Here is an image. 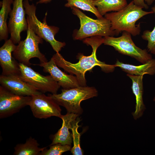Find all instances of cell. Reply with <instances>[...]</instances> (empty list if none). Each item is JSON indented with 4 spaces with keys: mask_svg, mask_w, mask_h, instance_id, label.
I'll return each mask as SVG.
<instances>
[{
    "mask_svg": "<svg viewBox=\"0 0 155 155\" xmlns=\"http://www.w3.org/2000/svg\"><path fill=\"white\" fill-rule=\"evenodd\" d=\"M104 38L100 36H95L84 39L83 42L87 45H90L92 49L91 54L85 56L80 53L77 56L78 62L72 63L65 60L59 53H56L52 57L58 67L61 68L71 74L76 76L80 86H86L85 74L87 71H91L96 66H99L102 71L106 73L114 71L116 67L115 65L105 63L99 61L97 58L96 51L98 48L104 43Z\"/></svg>",
    "mask_w": 155,
    "mask_h": 155,
    "instance_id": "cell-1",
    "label": "cell"
},
{
    "mask_svg": "<svg viewBox=\"0 0 155 155\" xmlns=\"http://www.w3.org/2000/svg\"><path fill=\"white\" fill-rule=\"evenodd\" d=\"M153 13L152 11H144L132 1L118 11L106 13L104 18L110 21L111 29L116 35L126 31L135 36L140 34L141 31L140 23L136 25V22L144 16Z\"/></svg>",
    "mask_w": 155,
    "mask_h": 155,
    "instance_id": "cell-2",
    "label": "cell"
},
{
    "mask_svg": "<svg viewBox=\"0 0 155 155\" xmlns=\"http://www.w3.org/2000/svg\"><path fill=\"white\" fill-rule=\"evenodd\" d=\"M98 92L93 87L80 86L68 89H63L59 94H49L59 106L65 107L67 113L81 115L83 110L80 103L84 100L97 96Z\"/></svg>",
    "mask_w": 155,
    "mask_h": 155,
    "instance_id": "cell-3",
    "label": "cell"
},
{
    "mask_svg": "<svg viewBox=\"0 0 155 155\" xmlns=\"http://www.w3.org/2000/svg\"><path fill=\"white\" fill-rule=\"evenodd\" d=\"M23 4L26 14L27 15L26 19L28 24L32 30L38 36L48 42L56 53H59L66 44L55 38V35L59 31V28L47 24L46 21L47 12L46 13L42 22L36 16V7L34 4H30L29 0H24Z\"/></svg>",
    "mask_w": 155,
    "mask_h": 155,
    "instance_id": "cell-4",
    "label": "cell"
},
{
    "mask_svg": "<svg viewBox=\"0 0 155 155\" xmlns=\"http://www.w3.org/2000/svg\"><path fill=\"white\" fill-rule=\"evenodd\" d=\"M71 8L73 13L80 20V27L75 34V39L81 40L95 36L104 37L116 35L111 29L110 22L105 18L94 19L86 16L78 8Z\"/></svg>",
    "mask_w": 155,
    "mask_h": 155,
    "instance_id": "cell-5",
    "label": "cell"
},
{
    "mask_svg": "<svg viewBox=\"0 0 155 155\" xmlns=\"http://www.w3.org/2000/svg\"><path fill=\"white\" fill-rule=\"evenodd\" d=\"M28 24L26 38L21 40L16 45L13 52V57L20 63L30 66V60L33 58H37L40 63H44L48 60L44 55L41 53L39 44H42V38L36 35Z\"/></svg>",
    "mask_w": 155,
    "mask_h": 155,
    "instance_id": "cell-6",
    "label": "cell"
},
{
    "mask_svg": "<svg viewBox=\"0 0 155 155\" xmlns=\"http://www.w3.org/2000/svg\"><path fill=\"white\" fill-rule=\"evenodd\" d=\"M131 35L127 32L123 31L121 36L118 37H104L103 44L113 46L119 53L133 58L143 64L152 59V55L148 53L147 50L136 46Z\"/></svg>",
    "mask_w": 155,
    "mask_h": 155,
    "instance_id": "cell-7",
    "label": "cell"
},
{
    "mask_svg": "<svg viewBox=\"0 0 155 155\" xmlns=\"http://www.w3.org/2000/svg\"><path fill=\"white\" fill-rule=\"evenodd\" d=\"M20 76L24 81L43 93L49 92L57 94L60 86L50 75L43 76L29 66L19 63Z\"/></svg>",
    "mask_w": 155,
    "mask_h": 155,
    "instance_id": "cell-8",
    "label": "cell"
},
{
    "mask_svg": "<svg viewBox=\"0 0 155 155\" xmlns=\"http://www.w3.org/2000/svg\"><path fill=\"white\" fill-rule=\"evenodd\" d=\"M32 96L16 94L0 86V118L10 117L29 106Z\"/></svg>",
    "mask_w": 155,
    "mask_h": 155,
    "instance_id": "cell-9",
    "label": "cell"
},
{
    "mask_svg": "<svg viewBox=\"0 0 155 155\" xmlns=\"http://www.w3.org/2000/svg\"><path fill=\"white\" fill-rule=\"evenodd\" d=\"M23 2V0H13L12 9L9 14L7 27L10 39L15 44L20 42L21 33L27 30L28 27Z\"/></svg>",
    "mask_w": 155,
    "mask_h": 155,
    "instance_id": "cell-10",
    "label": "cell"
},
{
    "mask_svg": "<svg viewBox=\"0 0 155 155\" xmlns=\"http://www.w3.org/2000/svg\"><path fill=\"white\" fill-rule=\"evenodd\" d=\"M29 106L34 117L46 119L52 116L60 118L62 115L59 105L49 96L44 93L32 96Z\"/></svg>",
    "mask_w": 155,
    "mask_h": 155,
    "instance_id": "cell-11",
    "label": "cell"
},
{
    "mask_svg": "<svg viewBox=\"0 0 155 155\" xmlns=\"http://www.w3.org/2000/svg\"><path fill=\"white\" fill-rule=\"evenodd\" d=\"M1 85L12 93L20 96H30L42 93L23 81L17 75L0 76Z\"/></svg>",
    "mask_w": 155,
    "mask_h": 155,
    "instance_id": "cell-12",
    "label": "cell"
},
{
    "mask_svg": "<svg viewBox=\"0 0 155 155\" xmlns=\"http://www.w3.org/2000/svg\"><path fill=\"white\" fill-rule=\"evenodd\" d=\"M16 45L10 39L5 40L0 48V65L2 69L1 75H20L19 63L12 56V53L15 49Z\"/></svg>",
    "mask_w": 155,
    "mask_h": 155,
    "instance_id": "cell-13",
    "label": "cell"
},
{
    "mask_svg": "<svg viewBox=\"0 0 155 155\" xmlns=\"http://www.w3.org/2000/svg\"><path fill=\"white\" fill-rule=\"evenodd\" d=\"M38 65L43 68L44 72L49 73L63 89H68L80 86L76 76L67 74L61 70L52 57L49 61L40 63Z\"/></svg>",
    "mask_w": 155,
    "mask_h": 155,
    "instance_id": "cell-14",
    "label": "cell"
},
{
    "mask_svg": "<svg viewBox=\"0 0 155 155\" xmlns=\"http://www.w3.org/2000/svg\"><path fill=\"white\" fill-rule=\"evenodd\" d=\"M73 113H67L62 115L60 118L62 120L61 127L53 136L52 142L50 145L57 143L71 146L73 141L72 133L69 131L72 122L79 116Z\"/></svg>",
    "mask_w": 155,
    "mask_h": 155,
    "instance_id": "cell-15",
    "label": "cell"
},
{
    "mask_svg": "<svg viewBox=\"0 0 155 155\" xmlns=\"http://www.w3.org/2000/svg\"><path fill=\"white\" fill-rule=\"evenodd\" d=\"M127 75L132 81L131 87L133 92L136 99L135 111L132 113L135 119L141 117L146 109L143 100V78L144 75H136L127 74Z\"/></svg>",
    "mask_w": 155,
    "mask_h": 155,
    "instance_id": "cell-16",
    "label": "cell"
},
{
    "mask_svg": "<svg viewBox=\"0 0 155 155\" xmlns=\"http://www.w3.org/2000/svg\"><path fill=\"white\" fill-rule=\"evenodd\" d=\"M115 65L129 74L141 75L155 74V59H152L145 63L137 66L124 63L117 60Z\"/></svg>",
    "mask_w": 155,
    "mask_h": 155,
    "instance_id": "cell-17",
    "label": "cell"
},
{
    "mask_svg": "<svg viewBox=\"0 0 155 155\" xmlns=\"http://www.w3.org/2000/svg\"><path fill=\"white\" fill-rule=\"evenodd\" d=\"M39 144L34 138L30 137L24 144H18L14 147V155H39L46 147H39Z\"/></svg>",
    "mask_w": 155,
    "mask_h": 155,
    "instance_id": "cell-18",
    "label": "cell"
},
{
    "mask_svg": "<svg viewBox=\"0 0 155 155\" xmlns=\"http://www.w3.org/2000/svg\"><path fill=\"white\" fill-rule=\"evenodd\" d=\"M93 2L102 16L109 11H118L128 5L127 0H93Z\"/></svg>",
    "mask_w": 155,
    "mask_h": 155,
    "instance_id": "cell-19",
    "label": "cell"
},
{
    "mask_svg": "<svg viewBox=\"0 0 155 155\" xmlns=\"http://www.w3.org/2000/svg\"><path fill=\"white\" fill-rule=\"evenodd\" d=\"M13 0H2L0 2V40H6L8 37L9 31L7 20L8 15L11 10V5Z\"/></svg>",
    "mask_w": 155,
    "mask_h": 155,
    "instance_id": "cell-20",
    "label": "cell"
},
{
    "mask_svg": "<svg viewBox=\"0 0 155 155\" xmlns=\"http://www.w3.org/2000/svg\"><path fill=\"white\" fill-rule=\"evenodd\" d=\"M67 2L65 6L67 7H75L84 11H89L94 13L98 18H103L93 3V0H66Z\"/></svg>",
    "mask_w": 155,
    "mask_h": 155,
    "instance_id": "cell-21",
    "label": "cell"
},
{
    "mask_svg": "<svg viewBox=\"0 0 155 155\" xmlns=\"http://www.w3.org/2000/svg\"><path fill=\"white\" fill-rule=\"evenodd\" d=\"M81 121L79 116L76 119L73 121L71 125L70 129L72 131V135L73 142V146L71 148L70 151L73 155H82L83 152L80 145V133L78 131L80 127L78 123Z\"/></svg>",
    "mask_w": 155,
    "mask_h": 155,
    "instance_id": "cell-22",
    "label": "cell"
},
{
    "mask_svg": "<svg viewBox=\"0 0 155 155\" xmlns=\"http://www.w3.org/2000/svg\"><path fill=\"white\" fill-rule=\"evenodd\" d=\"M71 148V146L57 143L50 145L49 149H45L39 155H61L65 152L70 150Z\"/></svg>",
    "mask_w": 155,
    "mask_h": 155,
    "instance_id": "cell-23",
    "label": "cell"
},
{
    "mask_svg": "<svg viewBox=\"0 0 155 155\" xmlns=\"http://www.w3.org/2000/svg\"><path fill=\"white\" fill-rule=\"evenodd\" d=\"M152 11L155 14V5L152 7ZM142 37L148 41V50L151 53L155 55V26L152 31L145 30L144 31Z\"/></svg>",
    "mask_w": 155,
    "mask_h": 155,
    "instance_id": "cell-24",
    "label": "cell"
},
{
    "mask_svg": "<svg viewBox=\"0 0 155 155\" xmlns=\"http://www.w3.org/2000/svg\"><path fill=\"white\" fill-rule=\"evenodd\" d=\"M135 4L142 8L147 9L148 6L152 5L155 0H132Z\"/></svg>",
    "mask_w": 155,
    "mask_h": 155,
    "instance_id": "cell-25",
    "label": "cell"
},
{
    "mask_svg": "<svg viewBox=\"0 0 155 155\" xmlns=\"http://www.w3.org/2000/svg\"><path fill=\"white\" fill-rule=\"evenodd\" d=\"M51 0H39L36 4L46 3L49 2Z\"/></svg>",
    "mask_w": 155,
    "mask_h": 155,
    "instance_id": "cell-26",
    "label": "cell"
},
{
    "mask_svg": "<svg viewBox=\"0 0 155 155\" xmlns=\"http://www.w3.org/2000/svg\"><path fill=\"white\" fill-rule=\"evenodd\" d=\"M153 100H154V101L155 102V96Z\"/></svg>",
    "mask_w": 155,
    "mask_h": 155,
    "instance_id": "cell-27",
    "label": "cell"
},
{
    "mask_svg": "<svg viewBox=\"0 0 155 155\" xmlns=\"http://www.w3.org/2000/svg\"><path fill=\"white\" fill-rule=\"evenodd\" d=\"M29 0L30 1H33V0Z\"/></svg>",
    "mask_w": 155,
    "mask_h": 155,
    "instance_id": "cell-28",
    "label": "cell"
}]
</instances>
